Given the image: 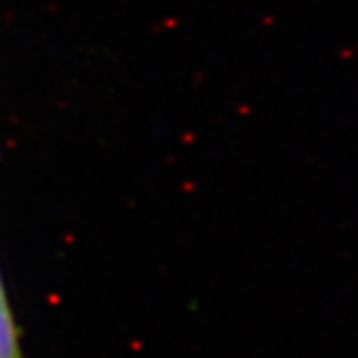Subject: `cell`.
<instances>
[{
	"label": "cell",
	"mask_w": 358,
	"mask_h": 358,
	"mask_svg": "<svg viewBox=\"0 0 358 358\" xmlns=\"http://www.w3.org/2000/svg\"><path fill=\"white\" fill-rule=\"evenodd\" d=\"M0 358H24L20 329L14 319L6 282L0 273Z\"/></svg>",
	"instance_id": "cell-1"
}]
</instances>
